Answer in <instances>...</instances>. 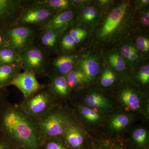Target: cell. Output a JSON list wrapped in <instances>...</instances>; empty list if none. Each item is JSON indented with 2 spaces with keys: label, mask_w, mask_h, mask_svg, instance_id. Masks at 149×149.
<instances>
[{
  "label": "cell",
  "mask_w": 149,
  "mask_h": 149,
  "mask_svg": "<svg viewBox=\"0 0 149 149\" xmlns=\"http://www.w3.org/2000/svg\"><path fill=\"white\" fill-rule=\"evenodd\" d=\"M135 14L132 1H116L90 33L91 46L102 49L116 47L133 32Z\"/></svg>",
  "instance_id": "6da1fadb"
},
{
  "label": "cell",
  "mask_w": 149,
  "mask_h": 149,
  "mask_svg": "<svg viewBox=\"0 0 149 149\" xmlns=\"http://www.w3.org/2000/svg\"><path fill=\"white\" fill-rule=\"evenodd\" d=\"M0 133L17 149H39L41 142L35 120L6 102L0 109Z\"/></svg>",
  "instance_id": "7a4b0ae2"
},
{
  "label": "cell",
  "mask_w": 149,
  "mask_h": 149,
  "mask_svg": "<svg viewBox=\"0 0 149 149\" xmlns=\"http://www.w3.org/2000/svg\"><path fill=\"white\" fill-rule=\"evenodd\" d=\"M72 120L69 113L58 105L43 117L35 120L41 144L49 139L63 137L67 126Z\"/></svg>",
  "instance_id": "3957f363"
},
{
  "label": "cell",
  "mask_w": 149,
  "mask_h": 149,
  "mask_svg": "<svg viewBox=\"0 0 149 149\" xmlns=\"http://www.w3.org/2000/svg\"><path fill=\"white\" fill-rule=\"evenodd\" d=\"M57 105V100L48 85L17 105L22 111L35 120H39Z\"/></svg>",
  "instance_id": "277c9868"
},
{
  "label": "cell",
  "mask_w": 149,
  "mask_h": 149,
  "mask_svg": "<svg viewBox=\"0 0 149 149\" xmlns=\"http://www.w3.org/2000/svg\"><path fill=\"white\" fill-rule=\"evenodd\" d=\"M55 12L38 2L37 0L28 1L13 26H27L38 30L44 27L53 17Z\"/></svg>",
  "instance_id": "5b68a950"
},
{
  "label": "cell",
  "mask_w": 149,
  "mask_h": 149,
  "mask_svg": "<svg viewBox=\"0 0 149 149\" xmlns=\"http://www.w3.org/2000/svg\"><path fill=\"white\" fill-rule=\"evenodd\" d=\"M90 48L85 52L80 53L75 66L85 74L87 85L97 81L104 66L102 49L91 46Z\"/></svg>",
  "instance_id": "8992f818"
},
{
  "label": "cell",
  "mask_w": 149,
  "mask_h": 149,
  "mask_svg": "<svg viewBox=\"0 0 149 149\" xmlns=\"http://www.w3.org/2000/svg\"><path fill=\"white\" fill-rule=\"evenodd\" d=\"M6 46L20 55L35 43L38 29L27 26H13L3 30Z\"/></svg>",
  "instance_id": "52a82bcc"
},
{
  "label": "cell",
  "mask_w": 149,
  "mask_h": 149,
  "mask_svg": "<svg viewBox=\"0 0 149 149\" xmlns=\"http://www.w3.org/2000/svg\"><path fill=\"white\" fill-rule=\"evenodd\" d=\"M49 56L44 49L35 43L19 55V64L24 71L36 75L45 74L49 63Z\"/></svg>",
  "instance_id": "ba28073f"
},
{
  "label": "cell",
  "mask_w": 149,
  "mask_h": 149,
  "mask_svg": "<svg viewBox=\"0 0 149 149\" xmlns=\"http://www.w3.org/2000/svg\"><path fill=\"white\" fill-rule=\"evenodd\" d=\"M121 81L116 91L119 101L127 110L135 111L140 109L142 92L129 79Z\"/></svg>",
  "instance_id": "9c48e42d"
},
{
  "label": "cell",
  "mask_w": 149,
  "mask_h": 149,
  "mask_svg": "<svg viewBox=\"0 0 149 149\" xmlns=\"http://www.w3.org/2000/svg\"><path fill=\"white\" fill-rule=\"evenodd\" d=\"M28 1L0 0V29L13 26Z\"/></svg>",
  "instance_id": "30bf717a"
},
{
  "label": "cell",
  "mask_w": 149,
  "mask_h": 149,
  "mask_svg": "<svg viewBox=\"0 0 149 149\" xmlns=\"http://www.w3.org/2000/svg\"><path fill=\"white\" fill-rule=\"evenodd\" d=\"M80 53L60 54L59 55L49 61L45 75L66 76L75 67L79 59Z\"/></svg>",
  "instance_id": "8fae6325"
},
{
  "label": "cell",
  "mask_w": 149,
  "mask_h": 149,
  "mask_svg": "<svg viewBox=\"0 0 149 149\" xmlns=\"http://www.w3.org/2000/svg\"><path fill=\"white\" fill-rule=\"evenodd\" d=\"M9 85L15 86L23 95L24 99L46 88L48 85L40 84L37 80L36 74L32 72L23 71L17 73L13 78Z\"/></svg>",
  "instance_id": "7c38bea8"
},
{
  "label": "cell",
  "mask_w": 149,
  "mask_h": 149,
  "mask_svg": "<svg viewBox=\"0 0 149 149\" xmlns=\"http://www.w3.org/2000/svg\"><path fill=\"white\" fill-rule=\"evenodd\" d=\"M76 26L91 33L97 26L102 16L101 11L95 5L94 0L91 3L77 10Z\"/></svg>",
  "instance_id": "4fadbf2b"
},
{
  "label": "cell",
  "mask_w": 149,
  "mask_h": 149,
  "mask_svg": "<svg viewBox=\"0 0 149 149\" xmlns=\"http://www.w3.org/2000/svg\"><path fill=\"white\" fill-rule=\"evenodd\" d=\"M105 65L108 66L121 80L128 79L130 68L116 47L103 49Z\"/></svg>",
  "instance_id": "5bb4252c"
},
{
  "label": "cell",
  "mask_w": 149,
  "mask_h": 149,
  "mask_svg": "<svg viewBox=\"0 0 149 149\" xmlns=\"http://www.w3.org/2000/svg\"><path fill=\"white\" fill-rule=\"evenodd\" d=\"M77 14V10L75 9L56 13L40 30L49 29L63 34L71 27L76 26Z\"/></svg>",
  "instance_id": "9a60e30c"
},
{
  "label": "cell",
  "mask_w": 149,
  "mask_h": 149,
  "mask_svg": "<svg viewBox=\"0 0 149 149\" xmlns=\"http://www.w3.org/2000/svg\"><path fill=\"white\" fill-rule=\"evenodd\" d=\"M128 79L141 92L148 88L149 84V59L139 63L131 68Z\"/></svg>",
  "instance_id": "2e32d148"
},
{
  "label": "cell",
  "mask_w": 149,
  "mask_h": 149,
  "mask_svg": "<svg viewBox=\"0 0 149 149\" xmlns=\"http://www.w3.org/2000/svg\"><path fill=\"white\" fill-rule=\"evenodd\" d=\"M38 36V45L44 49L49 55L60 53L59 45L62 34L49 29H41Z\"/></svg>",
  "instance_id": "e0dca14e"
},
{
  "label": "cell",
  "mask_w": 149,
  "mask_h": 149,
  "mask_svg": "<svg viewBox=\"0 0 149 149\" xmlns=\"http://www.w3.org/2000/svg\"><path fill=\"white\" fill-rule=\"evenodd\" d=\"M85 106L101 111L111 110L112 106L109 99L99 89L90 90L83 98Z\"/></svg>",
  "instance_id": "ac0fdd59"
},
{
  "label": "cell",
  "mask_w": 149,
  "mask_h": 149,
  "mask_svg": "<svg viewBox=\"0 0 149 149\" xmlns=\"http://www.w3.org/2000/svg\"><path fill=\"white\" fill-rule=\"evenodd\" d=\"M50 80L48 88L57 100L68 98L72 91L70 88L64 76L52 75L47 76Z\"/></svg>",
  "instance_id": "d6986e66"
},
{
  "label": "cell",
  "mask_w": 149,
  "mask_h": 149,
  "mask_svg": "<svg viewBox=\"0 0 149 149\" xmlns=\"http://www.w3.org/2000/svg\"><path fill=\"white\" fill-rule=\"evenodd\" d=\"M63 138L70 149H82L84 143V137L81 130L73 121L67 126Z\"/></svg>",
  "instance_id": "ffe728a7"
},
{
  "label": "cell",
  "mask_w": 149,
  "mask_h": 149,
  "mask_svg": "<svg viewBox=\"0 0 149 149\" xmlns=\"http://www.w3.org/2000/svg\"><path fill=\"white\" fill-rule=\"evenodd\" d=\"M130 37L134 46L144 58L149 59V32L133 30Z\"/></svg>",
  "instance_id": "44dd1931"
},
{
  "label": "cell",
  "mask_w": 149,
  "mask_h": 149,
  "mask_svg": "<svg viewBox=\"0 0 149 149\" xmlns=\"http://www.w3.org/2000/svg\"><path fill=\"white\" fill-rule=\"evenodd\" d=\"M22 70L19 63L0 64V88H6L13 78Z\"/></svg>",
  "instance_id": "7402d4cb"
},
{
  "label": "cell",
  "mask_w": 149,
  "mask_h": 149,
  "mask_svg": "<svg viewBox=\"0 0 149 149\" xmlns=\"http://www.w3.org/2000/svg\"><path fill=\"white\" fill-rule=\"evenodd\" d=\"M98 79L100 87L104 89L112 88L119 80H121L114 71L105 65Z\"/></svg>",
  "instance_id": "603a6c76"
},
{
  "label": "cell",
  "mask_w": 149,
  "mask_h": 149,
  "mask_svg": "<svg viewBox=\"0 0 149 149\" xmlns=\"http://www.w3.org/2000/svg\"><path fill=\"white\" fill-rule=\"evenodd\" d=\"M65 77L68 85L72 91L85 84H87L85 74L80 69L75 66L66 74Z\"/></svg>",
  "instance_id": "cb8c5ba5"
},
{
  "label": "cell",
  "mask_w": 149,
  "mask_h": 149,
  "mask_svg": "<svg viewBox=\"0 0 149 149\" xmlns=\"http://www.w3.org/2000/svg\"><path fill=\"white\" fill-rule=\"evenodd\" d=\"M133 30L149 32V6L135 14Z\"/></svg>",
  "instance_id": "d4e9b609"
},
{
  "label": "cell",
  "mask_w": 149,
  "mask_h": 149,
  "mask_svg": "<svg viewBox=\"0 0 149 149\" xmlns=\"http://www.w3.org/2000/svg\"><path fill=\"white\" fill-rule=\"evenodd\" d=\"M42 5L56 13L73 8L71 0H37Z\"/></svg>",
  "instance_id": "484cf974"
},
{
  "label": "cell",
  "mask_w": 149,
  "mask_h": 149,
  "mask_svg": "<svg viewBox=\"0 0 149 149\" xmlns=\"http://www.w3.org/2000/svg\"><path fill=\"white\" fill-rule=\"evenodd\" d=\"M19 63V55L8 46L0 48V64Z\"/></svg>",
  "instance_id": "4316f807"
},
{
  "label": "cell",
  "mask_w": 149,
  "mask_h": 149,
  "mask_svg": "<svg viewBox=\"0 0 149 149\" xmlns=\"http://www.w3.org/2000/svg\"><path fill=\"white\" fill-rule=\"evenodd\" d=\"M77 47L73 38L67 31L63 33L59 45L60 54L76 52Z\"/></svg>",
  "instance_id": "83f0119b"
},
{
  "label": "cell",
  "mask_w": 149,
  "mask_h": 149,
  "mask_svg": "<svg viewBox=\"0 0 149 149\" xmlns=\"http://www.w3.org/2000/svg\"><path fill=\"white\" fill-rule=\"evenodd\" d=\"M131 119L127 115L121 113L112 118L109 122V128L113 131H120L130 124Z\"/></svg>",
  "instance_id": "f1b7e54d"
},
{
  "label": "cell",
  "mask_w": 149,
  "mask_h": 149,
  "mask_svg": "<svg viewBox=\"0 0 149 149\" xmlns=\"http://www.w3.org/2000/svg\"><path fill=\"white\" fill-rule=\"evenodd\" d=\"M79 110L81 117L89 123H97L101 119L97 110L82 105L79 106Z\"/></svg>",
  "instance_id": "f546056e"
},
{
  "label": "cell",
  "mask_w": 149,
  "mask_h": 149,
  "mask_svg": "<svg viewBox=\"0 0 149 149\" xmlns=\"http://www.w3.org/2000/svg\"><path fill=\"white\" fill-rule=\"evenodd\" d=\"M39 149H70L63 137L46 140L41 144Z\"/></svg>",
  "instance_id": "4dcf8cb0"
},
{
  "label": "cell",
  "mask_w": 149,
  "mask_h": 149,
  "mask_svg": "<svg viewBox=\"0 0 149 149\" xmlns=\"http://www.w3.org/2000/svg\"><path fill=\"white\" fill-rule=\"evenodd\" d=\"M148 132L143 128H137L133 131L132 138L137 145L142 146L146 145L148 140Z\"/></svg>",
  "instance_id": "1f68e13d"
},
{
  "label": "cell",
  "mask_w": 149,
  "mask_h": 149,
  "mask_svg": "<svg viewBox=\"0 0 149 149\" xmlns=\"http://www.w3.org/2000/svg\"><path fill=\"white\" fill-rule=\"evenodd\" d=\"M115 2L114 0H94V3L100 10L103 14L108 10Z\"/></svg>",
  "instance_id": "d6a6232c"
},
{
  "label": "cell",
  "mask_w": 149,
  "mask_h": 149,
  "mask_svg": "<svg viewBox=\"0 0 149 149\" xmlns=\"http://www.w3.org/2000/svg\"><path fill=\"white\" fill-rule=\"evenodd\" d=\"M66 31L73 39L83 35H90V32L87 30L77 26H73Z\"/></svg>",
  "instance_id": "836d02e7"
},
{
  "label": "cell",
  "mask_w": 149,
  "mask_h": 149,
  "mask_svg": "<svg viewBox=\"0 0 149 149\" xmlns=\"http://www.w3.org/2000/svg\"><path fill=\"white\" fill-rule=\"evenodd\" d=\"M91 149H127L119 144L110 142H102L95 145Z\"/></svg>",
  "instance_id": "e575fe53"
},
{
  "label": "cell",
  "mask_w": 149,
  "mask_h": 149,
  "mask_svg": "<svg viewBox=\"0 0 149 149\" xmlns=\"http://www.w3.org/2000/svg\"><path fill=\"white\" fill-rule=\"evenodd\" d=\"M132 3L133 10L136 13L149 6V0H133Z\"/></svg>",
  "instance_id": "d590c367"
},
{
  "label": "cell",
  "mask_w": 149,
  "mask_h": 149,
  "mask_svg": "<svg viewBox=\"0 0 149 149\" xmlns=\"http://www.w3.org/2000/svg\"><path fill=\"white\" fill-rule=\"evenodd\" d=\"M0 149H17L7 138L0 133Z\"/></svg>",
  "instance_id": "8d00e7d4"
},
{
  "label": "cell",
  "mask_w": 149,
  "mask_h": 149,
  "mask_svg": "<svg viewBox=\"0 0 149 149\" xmlns=\"http://www.w3.org/2000/svg\"><path fill=\"white\" fill-rule=\"evenodd\" d=\"M93 0H71L73 8L77 10L88 5L93 1Z\"/></svg>",
  "instance_id": "74e56055"
},
{
  "label": "cell",
  "mask_w": 149,
  "mask_h": 149,
  "mask_svg": "<svg viewBox=\"0 0 149 149\" xmlns=\"http://www.w3.org/2000/svg\"><path fill=\"white\" fill-rule=\"evenodd\" d=\"M8 96L6 88H0V108L6 102V99Z\"/></svg>",
  "instance_id": "f35d334b"
},
{
  "label": "cell",
  "mask_w": 149,
  "mask_h": 149,
  "mask_svg": "<svg viewBox=\"0 0 149 149\" xmlns=\"http://www.w3.org/2000/svg\"><path fill=\"white\" fill-rule=\"evenodd\" d=\"M6 46L3 31L0 29V48Z\"/></svg>",
  "instance_id": "ab89813d"
}]
</instances>
